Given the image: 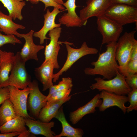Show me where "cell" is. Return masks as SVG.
I'll return each mask as SVG.
<instances>
[{"label": "cell", "instance_id": "6da1fadb", "mask_svg": "<svg viewBox=\"0 0 137 137\" xmlns=\"http://www.w3.org/2000/svg\"><path fill=\"white\" fill-rule=\"evenodd\" d=\"M117 42H112L106 45V51L99 54L97 60L91 62L93 68H85L84 72L87 75L102 76L108 80L114 77L118 71V64L115 58Z\"/></svg>", "mask_w": 137, "mask_h": 137}, {"label": "cell", "instance_id": "7a4b0ae2", "mask_svg": "<svg viewBox=\"0 0 137 137\" xmlns=\"http://www.w3.org/2000/svg\"><path fill=\"white\" fill-rule=\"evenodd\" d=\"M96 82L90 86L92 90H97L99 91H105L119 95H126L132 89L127 84L125 77L118 71L113 78L107 80L100 77L94 79Z\"/></svg>", "mask_w": 137, "mask_h": 137}, {"label": "cell", "instance_id": "3957f363", "mask_svg": "<svg viewBox=\"0 0 137 137\" xmlns=\"http://www.w3.org/2000/svg\"><path fill=\"white\" fill-rule=\"evenodd\" d=\"M104 15L123 26L137 23V7L127 5L112 4Z\"/></svg>", "mask_w": 137, "mask_h": 137}, {"label": "cell", "instance_id": "277c9868", "mask_svg": "<svg viewBox=\"0 0 137 137\" xmlns=\"http://www.w3.org/2000/svg\"><path fill=\"white\" fill-rule=\"evenodd\" d=\"M25 63L21 58L20 52H17L14 56V65L11 74L3 87L11 86L23 89L28 87L31 81L25 67Z\"/></svg>", "mask_w": 137, "mask_h": 137}, {"label": "cell", "instance_id": "5b68a950", "mask_svg": "<svg viewBox=\"0 0 137 137\" xmlns=\"http://www.w3.org/2000/svg\"><path fill=\"white\" fill-rule=\"evenodd\" d=\"M98 30L102 37V45L117 42L123 30V26L104 15L97 17Z\"/></svg>", "mask_w": 137, "mask_h": 137}, {"label": "cell", "instance_id": "8992f818", "mask_svg": "<svg viewBox=\"0 0 137 137\" xmlns=\"http://www.w3.org/2000/svg\"><path fill=\"white\" fill-rule=\"evenodd\" d=\"M65 46L67 52V58L61 69L57 73L53 74V81L54 82H55L58 80L60 76L64 72H66L79 59L87 55L97 54L98 52L96 48L89 47L85 41L83 42L79 48H73L66 42Z\"/></svg>", "mask_w": 137, "mask_h": 137}, {"label": "cell", "instance_id": "52a82bcc", "mask_svg": "<svg viewBox=\"0 0 137 137\" xmlns=\"http://www.w3.org/2000/svg\"><path fill=\"white\" fill-rule=\"evenodd\" d=\"M8 87L9 91V98L12 104L16 116L35 119L27 111V99L31 88L28 87L20 90L12 86Z\"/></svg>", "mask_w": 137, "mask_h": 137}, {"label": "cell", "instance_id": "ba28073f", "mask_svg": "<svg viewBox=\"0 0 137 137\" xmlns=\"http://www.w3.org/2000/svg\"><path fill=\"white\" fill-rule=\"evenodd\" d=\"M136 30L125 32L117 42L115 58L119 66L125 65L129 61L131 53L135 41Z\"/></svg>", "mask_w": 137, "mask_h": 137}, {"label": "cell", "instance_id": "9c48e42d", "mask_svg": "<svg viewBox=\"0 0 137 137\" xmlns=\"http://www.w3.org/2000/svg\"><path fill=\"white\" fill-rule=\"evenodd\" d=\"M86 4V5L79 11V17L84 26L90 18L104 15L112 3L111 0H87Z\"/></svg>", "mask_w": 137, "mask_h": 137}, {"label": "cell", "instance_id": "30bf717a", "mask_svg": "<svg viewBox=\"0 0 137 137\" xmlns=\"http://www.w3.org/2000/svg\"><path fill=\"white\" fill-rule=\"evenodd\" d=\"M28 87L31 89L29 95L27 106L31 116L37 119L41 110L46 104V96L40 91L36 81H31Z\"/></svg>", "mask_w": 137, "mask_h": 137}, {"label": "cell", "instance_id": "8fae6325", "mask_svg": "<svg viewBox=\"0 0 137 137\" xmlns=\"http://www.w3.org/2000/svg\"><path fill=\"white\" fill-rule=\"evenodd\" d=\"M62 32V28H56L49 31L48 35L50 41L48 45H46L44 52L46 61L51 60L54 63V69H58L60 66L58 61V56L60 49L58 40Z\"/></svg>", "mask_w": 137, "mask_h": 137}, {"label": "cell", "instance_id": "7c38bea8", "mask_svg": "<svg viewBox=\"0 0 137 137\" xmlns=\"http://www.w3.org/2000/svg\"><path fill=\"white\" fill-rule=\"evenodd\" d=\"M99 97L102 99V103L98 107L100 111L103 112L111 107L117 106L124 114L126 112L127 107L125 104L128 102V99L126 95H119L102 91L99 94Z\"/></svg>", "mask_w": 137, "mask_h": 137}, {"label": "cell", "instance_id": "4fadbf2b", "mask_svg": "<svg viewBox=\"0 0 137 137\" xmlns=\"http://www.w3.org/2000/svg\"><path fill=\"white\" fill-rule=\"evenodd\" d=\"M61 12L59 9L56 7H54L51 12L49 9L47 10L46 13L43 15L44 20L43 27L33 34V36L39 39L40 44L44 43L45 39H50L46 36L48 32L56 28L60 27L61 24L60 23H56L55 20L57 15Z\"/></svg>", "mask_w": 137, "mask_h": 137}, {"label": "cell", "instance_id": "5bb4252c", "mask_svg": "<svg viewBox=\"0 0 137 137\" xmlns=\"http://www.w3.org/2000/svg\"><path fill=\"white\" fill-rule=\"evenodd\" d=\"M34 32L33 30H31L26 34H21V36L24 39L25 42L20 52V55L25 62L31 59L38 61L37 53L44 47L43 45H36L34 43L33 39Z\"/></svg>", "mask_w": 137, "mask_h": 137}, {"label": "cell", "instance_id": "9a60e30c", "mask_svg": "<svg viewBox=\"0 0 137 137\" xmlns=\"http://www.w3.org/2000/svg\"><path fill=\"white\" fill-rule=\"evenodd\" d=\"M76 0H67L62 5L65 7L67 12L64 13L59 19L58 21L61 25L67 27H81L83 24L76 12L77 7Z\"/></svg>", "mask_w": 137, "mask_h": 137}, {"label": "cell", "instance_id": "2e32d148", "mask_svg": "<svg viewBox=\"0 0 137 137\" xmlns=\"http://www.w3.org/2000/svg\"><path fill=\"white\" fill-rule=\"evenodd\" d=\"M54 64L50 59L44 61L39 67L35 68V73L37 77L43 86V91L49 89L53 85V70Z\"/></svg>", "mask_w": 137, "mask_h": 137}, {"label": "cell", "instance_id": "e0dca14e", "mask_svg": "<svg viewBox=\"0 0 137 137\" xmlns=\"http://www.w3.org/2000/svg\"><path fill=\"white\" fill-rule=\"evenodd\" d=\"M102 102V100L99 98V94H97L86 104L71 112L70 121L73 124H76L85 115L94 113L96 111V108L99 107Z\"/></svg>", "mask_w": 137, "mask_h": 137}, {"label": "cell", "instance_id": "ac0fdd59", "mask_svg": "<svg viewBox=\"0 0 137 137\" xmlns=\"http://www.w3.org/2000/svg\"><path fill=\"white\" fill-rule=\"evenodd\" d=\"M24 119L29 131L34 135H41L46 137H54L56 135L51 129L54 126L53 121L45 123L28 118H24Z\"/></svg>", "mask_w": 137, "mask_h": 137}, {"label": "cell", "instance_id": "d6986e66", "mask_svg": "<svg viewBox=\"0 0 137 137\" xmlns=\"http://www.w3.org/2000/svg\"><path fill=\"white\" fill-rule=\"evenodd\" d=\"M14 56L12 52L0 49V88L3 87L8 80L14 65Z\"/></svg>", "mask_w": 137, "mask_h": 137}, {"label": "cell", "instance_id": "ffe728a7", "mask_svg": "<svg viewBox=\"0 0 137 137\" xmlns=\"http://www.w3.org/2000/svg\"><path fill=\"white\" fill-rule=\"evenodd\" d=\"M55 118L61 123L62 130L61 133L54 137H82L84 134L83 130L80 128H75L71 126L67 121L64 114L63 107L59 109Z\"/></svg>", "mask_w": 137, "mask_h": 137}, {"label": "cell", "instance_id": "44dd1931", "mask_svg": "<svg viewBox=\"0 0 137 137\" xmlns=\"http://www.w3.org/2000/svg\"><path fill=\"white\" fill-rule=\"evenodd\" d=\"M72 95L68 97L50 103L46 104L41 110L38 119L44 122L49 123L55 117L59 109L64 103L69 101Z\"/></svg>", "mask_w": 137, "mask_h": 137}, {"label": "cell", "instance_id": "7402d4cb", "mask_svg": "<svg viewBox=\"0 0 137 137\" xmlns=\"http://www.w3.org/2000/svg\"><path fill=\"white\" fill-rule=\"evenodd\" d=\"M25 28L23 25L14 22L9 15L4 14L0 11V30L1 31L7 35H13L22 38L21 34L18 33L17 30Z\"/></svg>", "mask_w": 137, "mask_h": 137}, {"label": "cell", "instance_id": "603a6c76", "mask_svg": "<svg viewBox=\"0 0 137 137\" xmlns=\"http://www.w3.org/2000/svg\"><path fill=\"white\" fill-rule=\"evenodd\" d=\"M4 6L7 9L9 15L13 20L16 19L20 20L23 18L22 11L26 5V2L24 0H0Z\"/></svg>", "mask_w": 137, "mask_h": 137}, {"label": "cell", "instance_id": "cb8c5ba5", "mask_svg": "<svg viewBox=\"0 0 137 137\" xmlns=\"http://www.w3.org/2000/svg\"><path fill=\"white\" fill-rule=\"evenodd\" d=\"M24 118L17 116L0 126L1 133L18 132L20 133L27 130Z\"/></svg>", "mask_w": 137, "mask_h": 137}, {"label": "cell", "instance_id": "d4e9b609", "mask_svg": "<svg viewBox=\"0 0 137 137\" xmlns=\"http://www.w3.org/2000/svg\"><path fill=\"white\" fill-rule=\"evenodd\" d=\"M16 116L12 103L7 99L0 107V126Z\"/></svg>", "mask_w": 137, "mask_h": 137}, {"label": "cell", "instance_id": "484cf974", "mask_svg": "<svg viewBox=\"0 0 137 137\" xmlns=\"http://www.w3.org/2000/svg\"><path fill=\"white\" fill-rule=\"evenodd\" d=\"M73 87L72 79L70 77H63L57 85H53L50 88L47 99L54 92L66 89H72Z\"/></svg>", "mask_w": 137, "mask_h": 137}, {"label": "cell", "instance_id": "4316f807", "mask_svg": "<svg viewBox=\"0 0 137 137\" xmlns=\"http://www.w3.org/2000/svg\"><path fill=\"white\" fill-rule=\"evenodd\" d=\"M118 71L125 77L129 76L137 73V60H129L124 65L118 67Z\"/></svg>", "mask_w": 137, "mask_h": 137}, {"label": "cell", "instance_id": "83f0119b", "mask_svg": "<svg viewBox=\"0 0 137 137\" xmlns=\"http://www.w3.org/2000/svg\"><path fill=\"white\" fill-rule=\"evenodd\" d=\"M72 89H65L54 92L47 99L46 104L68 97L69 96Z\"/></svg>", "mask_w": 137, "mask_h": 137}, {"label": "cell", "instance_id": "f1b7e54d", "mask_svg": "<svg viewBox=\"0 0 137 137\" xmlns=\"http://www.w3.org/2000/svg\"><path fill=\"white\" fill-rule=\"evenodd\" d=\"M128 101L130 105L127 107L126 112L129 113L133 110H137V89H132L127 94Z\"/></svg>", "mask_w": 137, "mask_h": 137}, {"label": "cell", "instance_id": "f546056e", "mask_svg": "<svg viewBox=\"0 0 137 137\" xmlns=\"http://www.w3.org/2000/svg\"><path fill=\"white\" fill-rule=\"evenodd\" d=\"M0 30V47L3 45L10 44L15 45L16 44H21V41L13 35H4L1 33Z\"/></svg>", "mask_w": 137, "mask_h": 137}, {"label": "cell", "instance_id": "4dcf8cb0", "mask_svg": "<svg viewBox=\"0 0 137 137\" xmlns=\"http://www.w3.org/2000/svg\"><path fill=\"white\" fill-rule=\"evenodd\" d=\"M33 4H37L39 1L43 3L45 5L44 10L45 11L46 8L49 7H57L61 10L65 9L64 7L62 5L59 4L55 2L54 0H27Z\"/></svg>", "mask_w": 137, "mask_h": 137}, {"label": "cell", "instance_id": "1f68e13d", "mask_svg": "<svg viewBox=\"0 0 137 137\" xmlns=\"http://www.w3.org/2000/svg\"><path fill=\"white\" fill-rule=\"evenodd\" d=\"M125 81L128 86L132 89H137V74L125 77Z\"/></svg>", "mask_w": 137, "mask_h": 137}, {"label": "cell", "instance_id": "d6a6232c", "mask_svg": "<svg viewBox=\"0 0 137 137\" xmlns=\"http://www.w3.org/2000/svg\"><path fill=\"white\" fill-rule=\"evenodd\" d=\"M9 91L8 86L0 88V105L9 98Z\"/></svg>", "mask_w": 137, "mask_h": 137}, {"label": "cell", "instance_id": "836d02e7", "mask_svg": "<svg viewBox=\"0 0 137 137\" xmlns=\"http://www.w3.org/2000/svg\"><path fill=\"white\" fill-rule=\"evenodd\" d=\"M112 4H123L137 7V0H111Z\"/></svg>", "mask_w": 137, "mask_h": 137}, {"label": "cell", "instance_id": "e575fe53", "mask_svg": "<svg viewBox=\"0 0 137 137\" xmlns=\"http://www.w3.org/2000/svg\"><path fill=\"white\" fill-rule=\"evenodd\" d=\"M129 60H137V40L135 41L131 53Z\"/></svg>", "mask_w": 137, "mask_h": 137}, {"label": "cell", "instance_id": "d590c367", "mask_svg": "<svg viewBox=\"0 0 137 137\" xmlns=\"http://www.w3.org/2000/svg\"><path fill=\"white\" fill-rule=\"evenodd\" d=\"M18 137H36L35 135L31 133L29 130H27L20 133L18 135Z\"/></svg>", "mask_w": 137, "mask_h": 137}, {"label": "cell", "instance_id": "8d00e7d4", "mask_svg": "<svg viewBox=\"0 0 137 137\" xmlns=\"http://www.w3.org/2000/svg\"><path fill=\"white\" fill-rule=\"evenodd\" d=\"M20 133L18 132L0 133V137H12L18 136Z\"/></svg>", "mask_w": 137, "mask_h": 137}, {"label": "cell", "instance_id": "74e56055", "mask_svg": "<svg viewBox=\"0 0 137 137\" xmlns=\"http://www.w3.org/2000/svg\"><path fill=\"white\" fill-rule=\"evenodd\" d=\"M55 2L57 3L62 5L64 3L63 0H54Z\"/></svg>", "mask_w": 137, "mask_h": 137}, {"label": "cell", "instance_id": "f35d334b", "mask_svg": "<svg viewBox=\"0 0 137 137\" xmlns=\"http://www.w3.org/2000/svg\"><path fill=\"white\" fill-rule=\"evenodd\" d=\"M1 57H0V63L1 62Z\"/></svg>", "mask_w": 137, "mask_h": 137}]
</instances>
